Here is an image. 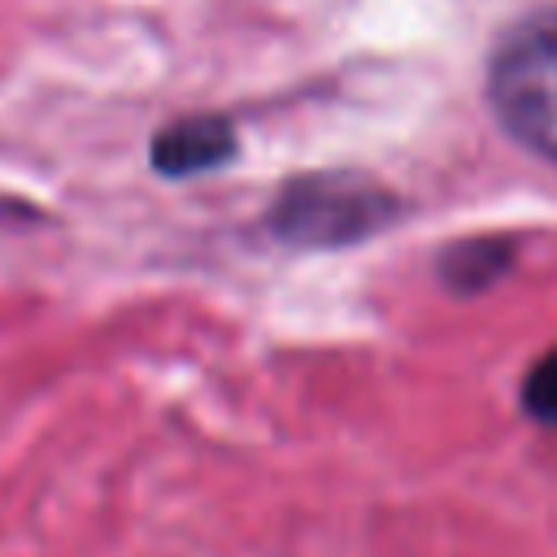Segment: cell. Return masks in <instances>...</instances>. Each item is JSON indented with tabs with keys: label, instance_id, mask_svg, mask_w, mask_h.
<instances>
[{
	"label": "cell",
	"instance_id": "6da1fadb",
	"mask_svg": "<svg viewBox=\"0 0 557 557\" xmlns=\"http://www.w3.org/2000/svg\"><path fill=\"white\" fill-rule=\"evenodd\" d=\"M396 196L357 170H318L292 178L270 205V231L292 248H348L396 218Z\"/></svg>",
	"mask_w": 557,
	"mask_h": 557
},
{
	"label": "cell",
	"instance_id": "7a4b0ae2",
	"mask_svg": "<svg viewBox=\"0 0 557 557\" xmlns=\"http://www.w3.org/2000/svg\"><path fill=\"white\" fill-rule=\"evenodd\" d=\"M487 100L509 135L557 152V17L518 26L487 70Z\"/></svg>",
	"mask_w": 557,
	"mask_h": 557
},
{
	"label": "cell",
	"instance_id": "3957f363",
	"mask_svg": "<svg viewBox=\"0 0 557 557\" xmlns=\"http://www.w3.org/2000/svg\"><path fill=\"white\" fill-rule=\"evenodd\" d=\"M235 157V131L226 117H178L152 139V165L165 178H191Z\"/></svg>",
	"mask_w": 557,
	"mask_h": 557
},
{
	"label": "cell",
	"instance_id": "277c9868",
	"mask_svg": "<svg viewBox=\"0 0 557 557\" xmlns=\"http://www.w3.org/2000/svg\"><path fill=\"white\" fill-rule=\"evenodd\" d=\"M518 248L513 239H500V235H474V239H457L440 252L435 261V274L448 292L457 296H474V292H487L492 283H500L513 265Z\"/></svg>",
	"mask_w": 557,
	"mask_h": 557
},
{
	"label": "cell",
	"instance_id": "5b68a950",
	"mask_svg": "<svg viewBox=\"0 0 557 557\" xmlns=\"http://www.w3.org/2000/svg\"><path fill=\"white\" fill-rule=\"evenodd\" d=\"M522 409L540 426H557V348L544 352L522 379Z\"/></svg>",
	"mask_w": 557,
	"mask_h": 557
}]
</instances>
